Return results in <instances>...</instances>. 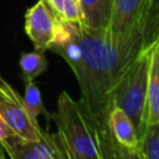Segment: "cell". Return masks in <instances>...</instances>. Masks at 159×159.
I'll return each mask as SVG.
<instances>
[{
	"label": "cell",
	"instance_id": "6da1fadb",
	"mask_svg": "<svg viewBox=\"0 0 159 159\" xmlns=\"http://www.w3.org/2000/svg\"><path fill=\"white\" fill-rule=\"evenodd\" d=\"M81 47L80 58L70 65L81 91V99L98 124L111 158H119L109 130L113 108L111 91L129 66L158 39V1L129 32L113 36L107 30H91L72 22Z\"/></svg>",
	"mask_w": 159,
	"mask_h": 159
},
{
	"label": "cell",
	"instance_id": "7a4b0ae2",
	"mask_svg": "<svg viewBox=\"0 0 159 159\" xmlns=\"http://www.w3.org/2000/svg\"><path fill=\"white\" fill-rule=\"evenodd\" d=\"M51 119L67 159H109L98 124L81 98L75 101L66 91L61 92Z\"/></svg>",
	"mask_w": 159,
	"mask_h": 159
},
{
	"label": "cell",
	"instance_id": "3957f363",
	"mask_svg": "<svg viewBox=\"0 0 159 159\" xmlns=\"http://www.w3.org/2000/svg\"><path fill=\"white\" fill-rule=\"evenodd\" d=\"M154 45L139 55V57L129 66V68L111 91L113 107L120 108L130 118L139 138L145 127L143 118L145 107V91L150 66V55Z\"/></svg>",
	"mask_w": 159,
	"mask_h": 159
},
{
	"label": "cell",
	"instance_id": "277c9868",
	"mask_svg": "<svg viewBox=\"0 0 159 159\" xmlns=\"http://www.w3.org/2000/svg\"><path fill=\"white\" fill-rule=\"evenodd\" d=\"M0 117L5 120L11 132L24 139H40L45 130L41 129L24 102V98L0 75Z\"/></svg>",
	"mask_w": 159,
	"mask_h": 159
},
{
	"label": "cell",
	"instance_id": "5b68a950",
	"mask_svg": "<svg viewBox=\"0 0 159 159\" xmlns=\"http://www.w3.org/2000/svg\"><path fill=\"white\" fill-rule=\"evenodd\" d=\"M4 152L12 159H67L56 133H47L36 140L10 134L1 143Z\"/></svg>",
	"mask_w": 159,
	"mask_h": 159
},
{
	"label": "cell",
	"instance_id": "8992f818",
	"mask_svg": "<svg viewBox=\"0 0 159 159\" xmlns=\"http://www.w3.org/2000/svg\"><path fill=\"white\" fill-rule=\"evenodd\" d=\"M61 17L46 0H39L25 15V31L36 51L45 52L55 41Z\"/></svg>",
	"mask_w": 159,
	"mask_h": 159
},
{
	"label": "cell",
	"instance_id": "52a82bcc",
	"mask_svg": "<svg viewBox=\"0 0 159 159\" xmlns=\"http://www.w3.org/2000/svg\"><path fill=\"white\" fill-rule=\"evenodd\" d=\"M155 1L158 0H113L107 31L113 36L129 32L148 14Z\"/></svg>",
	"mask_w": 159,
	"mask_h": 159
},
{
	"label": "cell",
	"instance_id": "ba28073f",
	"mask_svg": "<svg viewBox=\"0 0 159 159\" xmlns=\"http://www.w3.org/2000/svg\"><path fill=\"white\" fill-rule=\"evenodd\" d=\"M108 123L119 158H137L135 153L139 144V137L130 118L120 108L113 107L109 113Z\"/></svg>",
	"mask_w": 159,
	"mask_h": 159
},
{
	"label": "cell",
	"instance_id": "9c48e42d",
	"mask_svg": "<svg viewBox=\"0 0 159 159\" xmlns=\"http://www.w3.org/2000/svg\"><path fill=\"white\" fill-rule=\"evenodd\" d=\"M143 118L145 125L159 123V42L154 45L150 55Z\"/></svg>",
	"mask_w": 159,
	"mask_h": 159
},
{
	"label": "cell",
	"instance_id": "30bf717a",
	"mask_svg": "<svg viewBox=\"0 0 159 159\" xmlns=\"http://www.w3.org/2000/svg\"><path fill=\"white\" fill-rule=\"evenodd\" d=\"M113 0H78L81 25L91 30H107Z\"/></svg>",
	"mask_w": 159,
	"mask_h": 159
},
{
	"label": "cell",
	"instance_id": "8fae6325",
	"mask_svg": "<svg viewBox=\"0 0 159 159\" xmlns=\"http://www.w3.org/2000/svg\"><path fill=\"white\" fill-rule=\"evenodd\" d=\"M135 157L139 159H159V123L144 127Z\"/></svg>",
	"mask_w": 159,
	"mask_h": 159
},
{
	"label": "cell",
	"instance_id": "7c38bea8",
	"mask_svg": "<svg viewBox=\"0 0 159 159\" xmlns=\"http://www.w3.org/2000/svg\"><path fill=\"white\" fill-rule=\"evenodd\" d=\"M47 58L42 51L21 53L19 66L21 70L22 81H34L47 68Z\"/></svg>",
	"mask_w": 159,
	"mask_h": 159
},
{
	"label": "cell",
	"instance_id": "4fadbf2b",
	"mask_svg": "<svg viewBox=\"0 0 159 159\" xmlns=\"http://www.w3.org/2000/svg\"><path fill=\"white\" fill-rule=\"evenodd\" d=\"M24 83H25V94L22 98H24L25 106H26L30 116L35 120H37V117L40 114H42L47 118V120H50L52 113H48L47 109L45 108L43 102H42V96H41L39 87L34 83V81H25Z\"/></svg>",
	"mask_w": 159,
	"mask_h": 159
},
{
	"label": "cell",
	"instance_id": "5bb4252c",
	"mask_svg": "<svg viewBox=\"0 0 159 159\" xmlns=\"http://www.w3.org/2000/svg\"><path fill=\"white\" fill-rule=\"evenodd\" d=\"M10 134H12V132H11V129L7 127V124L5 123V120L0 117V158H4V149H2V147H1V143H2V140L5 139V138H7Z\"/></svg>",
	"mask_w": 159,
	"mask_h": 159
},
{
	"label": "cell",
	"instance_id": "9a60e30c",
	"mask_svg": "<svg viewBox=\"0 0 159 159\" xmlns=\"http://www.w3.org/2000/svg\"><path fill=\"white\" fill-rule=\"evenodd\" d=\"M46 1H47L48 5L51 6V9L61 17V14H62V11H63L66 0H46Z\"/></svg>",
	"mask_w": 159,
	"mask_h": 159
},
{
	"label": "cell",
	"instance_id": "2e32d148",
	"mask_svg": "<svg viewBox=\"0 0 159 159\" xmlns=\"http://www.w3.org/2000/svg\"><path fill=\"white\" fill-rule=\"evenodd\" d=\"M73 1H76V2H77V4H78V0H73Z\"/></svg>",
	"mask_w": 159,
	"mask_h": 159
}]
</instances>
